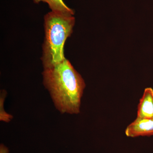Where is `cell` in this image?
<instances>
[{"instance_id": "6da1fadb", "label": "cell", "mask_w": 153, "mask_h": 153, "mask_svg": "<svg viewBox=\"0 0 153 153\" xmlns=\"http://www.w3.org/2000/svg\"><path fill=\"white\" fill-rule=\"evenodd\" d=\"M42 76L44 86L59 112L71 114L80 112L85 84L82 76L68 59L44 68Z\"/></svg>"}, {"instance_id": "7a4b0ae2", "label": "cell", "mask_w": 153, "mask_h": 153, "mask_svg": "<svg viewBox=\"0 0 153 153\" xmlns=\"http://www.w3.org/2000/svg\"><path fill=\"white\" fill-rule=\"evenodd\" d=\"M74 15L51 11L44 18V39L41 61L44 68L52 67L66 59L65 42L73 32Z\"/></svg>"}, {"instance_id": "3957f363", "label": "cell", "mask_w": 153, "mask_h": 153, "mask_svg": "<svg viewBox=\"0 0 153 153\" xmlns=\"http://www.w3.org/2000/svg\"><path fill=\"white\" fill-rule=\"evenodd\" d=\"M125 134L127 136L131 137L153 135V118L137 117L133 122L128 126Z\"/></svg>"}, {"instance_id": "277c9868", "label": "cell", "mask_w": 153, "mask_h": 153, "mask_svg": "<svg viewBox=\"0 0 153 153\" xmlns=\"http://www.w3.org/2000/svg\"><path fill=\"white\" fill-rule=\"evenodd\" d=\"M137 117L153 118V89L147 88L145 89L138 106Z\"/></svg>"}, {"instance_id": "5b68a950", "label": "cell", "mask_w": 153, "mask_h": 153, "mask_svg": "<svg viewBox=\"0 0 153 153\" xmlns=\"http://www.w3.org/2000/svg\"><path fill=\"white\" fill-rule=\"evenodd\" d=\"M36 4L43 2L48 4L49 7L52 11L60 12L70 13L74 15V12L72 9L66 5L63 0H33Z\"/></svg>"}, {"instance_id": "8992f818", "label": "cell", "mask_w": 153, "mask_h": 153, "mask_svg": "<svg viewBox=\"0 0 153 153\" xmlns=\"http://www.w3.org/2000/svg\"><path fill=\"white\" fill-rule=\"evenodd\" d=\"M7 92L5 90H2L1 92L0 97V120L1 121L9 123L13 119V116L5 111L4 108V103L7 96Z\"/></svg>"}]
</instances>
